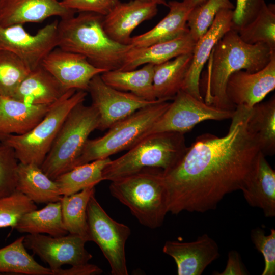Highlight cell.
I'll list each match as a JSON object with an SVG mask.
<instances>
[{
	"mask_svg": "<svg viewBox=\"0 0 275 275\" xmlns=\"http://www.w3.org/2000/svg\"><path fill=\"white\" fill-rule=\"evenodd\" d=\"M250 109L236 107L225 136H199L173 167L163 171L168 212L214 210L225 196L240 189L261 151L247 127Z\"/></svg>",
	"mask_w": 275,
	"mask_h": 275,
	"instance_id": "cell-1",
	"label": "cell"
},
{
	"mask_svg": "<svg viewBox=\"0 0 275 275\" xmlns=\"http://www.w3.org/2000/svg\"><path fill=\"white\" fill-rule=\"evenodd\" d=\"M275 50L266 43L250 44L244 42L237 31L232 29L213 48L200 76L199 88L204 101L219 108L235 110L229 102L226 88L234 72L244 70L258 71L270 61Z\"/></svg>",
	"mask_w": 275,
	"mask_h": 275,
	"instance_id": "cell-2",
	"label": "cell"
},
{
	"mask_svg": "<svg viewBox=\"0 0 275 275\" xmlns=\"http://www.w3.org/2000/svg\"><path fill=\"white\" fill-rule=\"evenodd\" d=\"M103 20V16L92 12L61 19L58 24V47L85 57L105 71L119 69L132 46L113 40L104 30Z\"/></svg>",
	"mask_w": 275,
	"mask_h": 275,
	"instance_id": "cell-3",
	"label": "cell"
},
{
	"mask_svg": "<svg viewBox=\"0 0 275 275\" xmlns=\"http://www.w3.org/2000/svg\"><path fill=\"white\" fill-rule=\"evenodd\" d=\"M113 197L127 206L139 222L151 229L160 227L168 211L163 171L144 169L111 181Z\"/></svg>",
	"mask_w": 275,
	"mask_h": 275,
	"instance_id": "cell-4",
	"label": "cell"
},
{
	"mask_svg": "<svg viewBox=\"0 0 275 275\" xmlns=\"http://www.w3.org/2000/svg\"><path fill=\"white\" fill-rule=\"evenodd\" d=\"M187 147L184 134L166 132L149 135L120 157L111 160L102 172L103 180L113 181L148 168L163 172L173 167Z\"/></svg>",
	"mask_w": 275,
	"mask_h": 275,
	"instance_id": "cell-5",
	"label": "cell"
},
{
	"mask_svg": "<svg viewBox=\"0 0 275 275\" xmlns=\"http://www.w3.org/2000/svg\"><path fill=\"white\" fill-rule=\"evenodd\" d=\"M87 95L85 91H67L30 131L21 135H0V142L14 150L19 162L41 167L67 116L75 105L84 102Z\"/></svg>",
	"mask_w": 275,
	"mask_h": 275,
	"instance_id": "cell-6",
	"label": "cell"
},
{
	"mask_svg": "<svg viewBox=\"0 0 275 275\" xmlns=\"http://www.w3.org/2000/svg\"><path fill=\"white\" fill-rule=\"evenodd\" d=\"M99 115L84 102L75 105L63 122L40 168L51 179L73 168L92 132L97 129Z\"/></svg>",
	"mask_w": 275,
	"mask_h": 275,
	"instance_id": "cell-7",
	"label": "cell"
},
{
	"mask_svg": "<svg viewBox=\"0 0 275 275\" xmlns=\"http://www.w3.org/2000/svg\"><path fill=\"white\" fill-rule=\"evenodd\" d=\"M170 102L160 100L141 108L112 125L103 136L88 140L73 168L129 149L145 138L168 108Z\"/></svg>",
	"mask_w": 275,
	"mask_h": 275,
	"instance_id": "cell-8",
	"label": "cell"
},
{
	"mask_svg": "<svg viewBox=\"0 0 275 275\" xmlns=\"http://www.w3.org/2000/svg\"><path fill=\"white\" fill-rule=\"evenodd\" d=\"M90 241L95 242L108 262L113 275L128 274L125 244L131 230L128 226L112 218L93 194L87 209Z\"/></svg>",
	"mask_w": 275,
	"mask_h": 275,
	"instance_id": "cell-9",
	"label": "cell"
},
{
	"mask_svg": "<svg viewBox=\"0 0 275 275\" xmlns=\"http://www.w3.org/2000/svg\"><path fill=\"white\" fill-rule=\"evenodd\" d=\"M235 110L224 109L206 104L184 91L180 90L173 101L146 133L174 132L182 134L191 130L198 123L208 120L231 119Z\"/></svg>",
	"mask_w": 275,
	"mask_h": 275,
	"instance_id": "cell-10",
	"label": "cell"
},
{
	"mask_svg": "<svg viewBox=\"0 0 275 275\" xmlns=\"http://www.w3.org/2000/svg\"><path fill=\"white\" fill-rule=\"evenodd\" d=\"M55 20L35 34L28 32L22 24L0 25V50L13 53L32 70L58 47V24Z\"/></svg>",
	"mask_w": 275,
	"mask_h": 275,
	"instance_id": "cell-11",
	"label": "cell"
},
{
	"mask_svg": "<svg viewBox=\"0 0 275 275\" xmlns=\"http://www.w3.org/2000/svg\"><path fill=\"white\" fill-rule=\"evenodd\" d=\"M87 91L91 97V105L99 113L97 129L102 131L109 128L137 111L160 100H147L130 92L116 89L106 84L100 74L91 80Z\"/></svg>",
	"mask_w": 275,
	"mask_h": 275,
	"instance_id": "cell-12",
	"label": "cell"
},
{
	"mask_svg": "<svg viewBox=\"0 0 275 275\" xmlns=\"http://www.w3.org/2000/svg\"><path fill=\"white\" fill-rule=\"evenodd\" d=\"M87 241L81 237L69 234L54 237L43 234H28L24 244L47 263L51 270L64 265L75 266L87 263L92 255L85 249Z\"/></svg>",
	"mask_w": 275,
	"mask_h": 275,
	"instance_id": "cell-13",
	"label": "cell"
},
{
	"mask_svg": "<svg viewBox=\"0 0 275 275\" xmlns=\"http://www.w3.org/2000/svg\"><path fill=\"white\" fill-rule=\"evenodd\" d=\"M275 89V54L261 70L249 72L240 70L229 77L226 88L227 98L235 108H251Z\"/></svg>",
	"mask_w": 275,
	"mask_h": 275,
	"instance_id": "cell-14",
	"label": "cell"
},
{
	"mask_svg": "<svg viewBox=\"0 0 275 275\" xmlns=\"http://www.w3.org/2000/svg\"><path fill=\"white\" fill-rule=\"evenodd\" d=\"M66 90L87 91L91 80L106 72L95 67L79 54L57 47L43 60L41 64Z\"/></svg>",
	"mask_w": 275,
	"mask_h": 275,
	"instance_id": "cell-15",
	"label": "cell"
},
{
	"mask_svg": "<svg viewBox=\"0 0 275 275\" xmlns=\"http://www.w3.org/2000/svg\"><path fill=\"white\" fill-rule=\"evenodd\" d=\"M162 251L174 259L178 275H201L219 256L216 242L206 233L191 242L167 241Z\"/></svg>",
	"mask_w": 275,
	"mask_h": 275,
	"instance_id": "cell-16",
	"label": "cell"
},
{
	"mask_svg": "<svg viewBox=\"0 0 275 275\" xmlns=\"http://www.w3.org/2000/svg\"><path fill=\"white\" fill-rule=\"evenodd\" d=\"M233 13L232 9L219 11L208 30L196 43L191 64L181 90L199 100H203L199 88L203 69L214 46L226 33L232 29Z\"/></svg>",
	"mask_w": 275,
	"mask_h": 275,
	"instance_id": "cell-17",
	"label": "cell"
},
{
	"mask_svg": "<svg viewBox=\"0 0 275 275\" xmlns=\"http://www.w3.org/2000/svg\"><path fill=\"white\" fill-rule=\"evenodd\" d=\"M248 204L262 210L266 217L275 216V171L260 151L240 189Z\"/></svg>",
	"mask_w": 275,
	"mask_h": 275,
	"instance_id": "cell-18",
	"label": "cell"
},
{
	"mask_svg": "<svg viewBox=\"0 0 275 275\" xmlns=\"http://www.w3.org/2000/svg\"><path fill=\"white\" fill-rule=\"evenodd\" d=\"M157 6L155 3L141 0L120 2L103 16L104 30L116 42L130 45L132 32L144 21L151 19L157 14Z\"/></svg>",
	"mask_w": 275,
	"mask_h": 275,
	"instance_id": "cell-19",
	"label": "cell"
},
{
	"mask_svg": "<svg viewBox=\"0 0 275 275\" xmlns=\"http://www.w3.org/2000/svg\"><path fill=\"white\" fill-rule=\"evenodd\" d=\"M76 12L59 0H0V25L40 23L53 17H70Z\"/></svg>",
	"mask_w": 275,
	"mask_h": 275,
	"instance_id": "cell-20",
	"label": "cell"
},
{
	"mask_svg": "<svg viewBox=\"0 0 275 275\" xmlns=\"http://www.w3.org/2000/svg\"><path fill=\"white\" fill-rule=\"evenodd\" d=\"M196 43L188 32L174 39L148 46H132L119 70H133L147 64L155 65L182 54L193 53Z\"/></svg>",
	"mask_w": 275,
	"mask_h": 275,
	"instance_id": "cell-21",
	"label": "cell"
},
{
	"mask_svg": "<svg viewBox=\"0 0 275 275\" xmlns=\"http://www.w3.org/2000/svg\"><path fill=\"white\" fill-rule=\"evenodd\" d=\"M53 104H32L0 96V135L27 133L43 119Z\"/></svg>",
	"mask_w": 275,
	"mask_h": 275,
	"instance_id": "cell-22",
	"label": "cell"
},
{
	"mask_svg": "<svg viewBox=\"0 0 275 275\" xmlns=\"http://www.w3.org/2000/svg\"><path fill=\"white\" fill-rule=\"evenodd\" d=\"M67 91L41 65L30 71L11 97L29 104L49 105Z\"/></svg>",
	"mask_w": 275,
	"mask_h": 275,
	"instance_id": "cell-23",
	"label": "cell"
},
{
	"mask_svg": "<svg viewBox=\"0 0 275 275\" xmlns=\"http://www.w3.org/2000/svg\"><path fill=\"white\" fill-rule=\"evenodd\" d=\"M167 7L168 13L155 26L131 37L130 44L133 47H143L172 40L189 32L187 21L192 9L183 1H169Z\"/></svg>",
	"mask_w": 275,
	"mask_h": 275,
	"instance_id": "cell-24",
	"label": "cell"
},
{
	"mask_svg": "<svg viewBox=\"0 0 275 275\" xmlns=\"http://www.w3.org/2000/svg\"><path fill=\"white\" fill-rule=\"evenodd\" d=\"M16 189L36 204L60 201L63 196L54 180L50 178L40 167L19 162Z\"/></svg>",
	"mask_w": 275,
	"mask_h": 275,
	"instance_id": "cell-25",
	"label": "cell"
},
{
	"mask_svg": "<svg viewBox=\"0 0 275 275\" xmlns=\"http://www.w3.org/2000/svg\"><path fill=\"white\" fill-rule=\"evenodd\" d=\"M192 60V53L154 66L153 88L156 99L173 100L182 89Z\"/></svg>",
	"mask_w": 275,
	"mask_h": 275,
	"instance_id": "cell-26",
	"label": "cell"
},
{
	"mask_svg": "<svg viewBox=\"0 0 275 275\" xmlns=\"http://www.w3.org/2000/svg\"><path fill=\"white\" fill-rule=\"evenodd\" d=\"M154 65L147 64L138 69H119L100 74L103 80L111 87L122 91H129L147 100H157L153 88Z\"/></svg>",
	"mask_w": 275,
	"mask_h": 275,
	"instance_id": "cell-27",
	"label": "cell"
},
{
	"mask_svg": "<svg viewBox=\"0 0 275 275\" xmlns=\"http://www.w3.org/2000/svg\"><path fill=\"white\" fill-rule=\"evenodd\" d=\"M15 229L20 233L47 234L54 237L68 233L63 224L60 201L49 203L41 209L25 213Z\"/></svg>",
	"mask_w": 275,
	"mask_h": 275,
	"instance_id": "cell-28",
	"label": "cell"
},
{
	"mask_svg": "<svg viewBox=\"0 0 275 275\" xmlns=\"http://www.w3.org/2000/svg\"><path fill=\"white\" fill-rule=\"evenodd\" d=\"M247 127L265 156L275 152V98L259 103L249 112Z\"/></svg>",
	"mask_w": 275,
	"mask_h": 275,
	"instance_id": "cell-29",
	"label": "cell"
},
{
	"mask_svg": "<svg viewBox=\"0 0 275 275\" xmlns=\"http://www.w3.org/2000/svg\"><path fill=\"white\" fill-rule=\"evenodd\" d=\"M22 236L0 249V273L53 275L50 268L39 264L26 251Z\"/></svg>",
	"mask_w": 275,
	"mask_h": 275,
	"instance_id": "cell-30",
	"label": "cell"
},
{
	"mask_svg": "<svg viewBox=\"0 0 275 275\" xmlns=\"http://www.w3.org/2000/svg\"><path fill=\"white\" fill-rule=\"evenodd\" d=\"M91 186L69 196H63L60 201L62 219L68 233L90 241L87 223V209L91 196L95 194Z\"/></svg>",
	"mask_w": 275,
	"mask_h": 275,
	"instance_id": "cell-31",
	"label": "cell"
},
{
	"mask_svg": "<svg viewBox=\"0 0 275 275\" xmlns=\"http://www.w3.org/2000/svg\"><path fill=\"white\" fill-rule=\"evenodd\" d=\"M109 157L96 160L73 168L59 176L54 180L62 196H69L103 180L102 172L110 162Z\"/></svg>",
	"mask_w": 275,
	"mask_h": 275,
	"instance_id": "cell-32",
	"label": "cell"
},
{
	"mask_svg": "<svg viewBox=\"0 0 275 275\" xmlns=\"http://www.w3.org/2000/svg\"><path fill=\"white\" fill-rule=\"evenodd\" d=\"M236 31L240 38L246 43H264L275 50L274 5H267L264 1L255 18Z\"/></svg>",
	"mask_w": 275,
	"mask_h": 275,
	"instance_id": "cell-33",
	"label": "cell"
},
{
	"mask_svg": "<svg viewBox=\"0 0 275 275\" xmlns=\"http://www.w3.org/2000/svg\"><path fill=\"white\" fill-rule=\"evenodd\" d=\"M234 8L230 0H207L189 12L187 21L189 34L197 42L208 30L219 11Z\"/></svg>",
	"mask_w": 275,
	"mask_h": 275,
	"instance_id": "cell-34",
	"label": "cell"
},
{
	"mask_svg": "<svg viewBox=\"0 0 275 275\" xmlns=\"http://www.w3.org/2000/svg\"><path fill=\"white\" fill-rule=\"evenodd\" d=\"M31 71L16 56L0 50V96L12 97Z\"/></svg>",
	"mask_w": 275,
	"mask_h": 275,
	"instance_id": "cell-35",
	"label": "cell"
},
{
	"mask_svg": "<svg viewBox=\"0 0 275 275\" xmlns=\"http://www.w3.org/2000/svg\"><path fill=\"white\" fill-rule=\"evenodd\" d=\"M37 208L35 203L16 189L9 195L1 197L0 228L15 229L23 215Z\"/></svg>",
	"mask_w": 275,
	"mask_h": 275,
	"instance_id": "cell-36",
	"label": "cell"
},
{
	"mask_svg": "<svg viewBox=\"0 0 275 275\" xmlns=\"http://www.w3.org/2000/svg\"><path fill=\"white\" fill-rule=\"evenodd\" d=\"M18 163L14 150L0 142V197L16 189Z\"/></svg>",
	"mask_w": 275,
	"mask_h": 275,
	"instance_id": "cell-37",
	"label": "cell"
},
{
	"mask_svg": "<svg viewBox=\"0 0 275 275\" xmlns=\"http://www.w3.org/2000/svg\"><path fill=\"white\" fill-rule=\"evenodd\" d=\"M251 238L256 249L264 258L265 266L262 275L275 274V230L271 229L270 234L266 235L260 227L252 229Z\"/></svg>",
	"mask_w": 275,
	"mask_h": 275,
	"instance_id": "cell-38",
	"label": "cell"
},
{
	"mask_svg": "<svg viewBox=\"0 0 275 275\" xmlns=\"http://www.w3.org/2000/svg\"><path fill=\"white\" fill-rule=\"evenodd\" d=\"M65 7L75 12H92L102 16L108 14L119 0H61Z\"/></svg>",
	"mask_w": 275,
	"mask_h": 275,
	"instance_id": "cell-39",
	"label": "cell"
},
{
	"mask_svg": "<svg viewBox=\"0 0 275 275\" xmlns=\"http://www.w3.org/2000/svg\"><path fill=\"white\" fill-rule=\"evenodd\" d=\"M264 0H236L233 10L232 29L237 30L251 22L256 16Z\"/></svg>",
	"mask_w": 275,
	"mask_h": 275,
	"instance_id": "cell-40",
	"label": "cell"
},
{
	"mask_svg": "<svg viewBox=\"0 0 275 275\" xmlns=\"http://www.w3.org/2000/svg\"><path fill=\"white\" fill-rule=\"evenodd\" d=\"M215 275H246L249 274L242 263L239 254L235 250L228 253V260L225 269L221 273L215 272Z\"/></svg>",
	"mask_w": 275,
	"mask_h": 275,
	"instance_id": "cell-41",
	"label": "cell"
},
{
	"mask_svg": "<svg viewBox=\"0 0 275 275\" xmlns=\"http://www.w3.org/2000/svg\"><path fill=\"white\" fill-rule=\"evenodd\" d=\"M53 275H95L102 273V270L97 266L86 263L71 266L68 269L62 268L52 270Z\"/></svg>",
	"mask_w": 275,
	"mask_h": 275,
	"instance_id": "cell-42",
	"label": "cell"
},
{
	"mask_svg": "<svg viewBox=\"0 0 275 275\" xmlns=\"http://www.w3.org/2000/svg\"><path fill=\"white\" fill-rule=\"evenodd\" d=\"M207 0H182V1L191 9L200 5Z\"/></svg>",
	"mask_w": 275,
	"mask_h": 275,
	"instance_id": "cell-43",
	"label": "cell"
},
{
	"mask_svg": "<svg viewBox=\"0 0 275 275\" xmlns=\"http://www.w3.org/2000/svg\"><path fill=\"white\" fill-rule=\"evenodd\" d=\"M145 2H153L156 3L157 5H163L164 6H167L168 3L167 2L166 0H141Z\"/></svg>",
	"mask_w": 275,
	"mask_h": 275,
	"instance_id": "cell-44",
	"label": "cell"
},
{
	"mask_svg": "<svg viewBox=\"0 0 275 275\" xmlns=\"http://www.w3.org/2000/svg\"><path fill=\"white\" fill-rule=\"evenodd\" d=\"M59 1H61V0H59Z\"/></svg>",
	"mask_w": 275,
	"mask_h": 275,
	"instance_id": "cell-45",
	"label": "cell"
}]
</instances>
